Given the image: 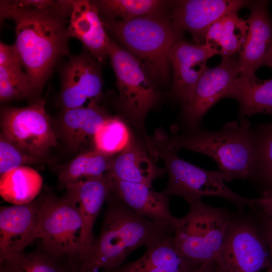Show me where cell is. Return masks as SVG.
Returning <instances> with one entry per match:
<instances>
[{
    "label": "cell",
    "instance_id": "1",
    "mask_svg": "<svg viewBox=\"0 0 272 272\" xmlns=\"http://www.w3.org/2000/svg\"><path fill=\"white\" fill-rule=\"evenodd\" d=\"M1 19L15 24L14 44L35 94L40 92L62 57L69 53L66 18L69 12L38 10L13 5L1 1Z\"/></svg>",
    "mask_w": 272,
    "mask_h": 272
},
{
    "label": "cell",
    "instance_id": "2",
    "mask_svg": "<svg viewBox=\"0 0 272 272\" xmlns=\"http://www.w3.org/2000/svg\"><path fill=\"white\" fill-rule=\"evenodd\" d=\"M106 201L100 235L79 264L80 271L116 270L138 248L147 247L174 232L169 226L135 213L110 192Z\"/></svg>",
    "mask_w": 272,
    "mask_h": 272
},
{
    "label": "cell",
    "instance_id": "3",
    "mask_svg": "<svg viewBox=\"0 0 272 272\" xmlns=\"http://www.w3.org/2000/svg\"><path fill=\"white\" fill-rule=\"evenodd\" d=\"M168 143L178 152L185 149L210 157L218 164L225 181L249 180L255 162L252 126L248 119L231 121L216 130H188L168 137Z\"/></svg>",
    "mask_w": 272,
    "mask_h": 272
},
{
    "label": "cell",
    "instance_id": "4",
    "mask_svg": "<svg viewBox=\"0 0 272 272\" xmlns=\"http://www.w3.org/2000/svg\"><path fill=\"white\" fill-rule=\"evenodd\" d=\"M168 137L162 128L153 136L145 138L147 149L151 156L161 159L168 175V181L162 192L170 197L179 196L188 203L203 196L223 198L233 204L237 210L245 211L254 205V198H249L232 190L225 183L220 171L207 170L179 158L178 151L168 143Z\"/></svg>",
    "mask_w": 272,
    "mask_h": 272
},
{
    "label": "cell",
    "instance_id": "5",
    "mask_svg": "<svg viewBox=\"0 0 272 272\" xmlns=\"http://www.w3.org/2000/svg\"><path fill=\"white\" fill-rule=\"evenodd\" d=\"M103 23L125 49L146 66L153 78L167 80L170 52L182 34L169 18L161 13L127 21L107 19Z\"/></svg>",
    "mask_w": 272,
    "mask_h": 272
},
{
    "label": "cell",
    "instance_id": "6",
    "mask_svg": "<svg viewBox=\"0 0 272 272\" xmlns=\"http://www.w3.org/2000/svg\"><path fill=\"white\" fill-rule=\"evenodd\" d=\"M189 209L177 218L173 239L180 252L198 264L216 260L225 238L233 212L204 203L189 202Z\"/></svg>",
    "mask_w": 272,
    "mask_h": 272
},
{
    "label": "cell",
    "instance_id": "7",
    "mask_svg": "<svg viewBox=\"0 0 272 272\" xmlns=\"http://www.w3.org/2000/svg\"><path fill=\"white\" fill-rule=\"evenodd\" d=\"M107 54L116 76L121 112L133 125L142 129L146 115L159 98L153 77L139 60L111 40Z\"/></svg>",
    "mask_w": 272,
    "mask_h": 272
},
{
    "label": "cell",
    "instance_id": "8",
    "mask_svg": "<svg viewBox=\"0 0 272 272\" xmlns=\"http://www.w3.org/2000/svg\"><path fill=\"white\" fill-rule=\"evenodd\" d=\"M216 261L224 272H260L272 266L264 233L249 211L233 212Z\"/></svg>",
    "mask_w": 272,
    "mask_h": 272
},
{
    "label": "cell",
    "instance_id": "9",
    "mask_svg": "<svg viewBox=\"0 0 272 272\" xmlns=\"http://www.w3.org/2000/svg\"><path fill=\"white\" fill-rule=\"evenodd\" d=\"M38 215L41 246L78 265L84 225L76 208L64 197L49 193L38 199Z\"/></svg>",
    "mask_w": 272,
    "mask_h": 272
},
{
    "label": "cell",
    "instance_id": "10",
    "mask_svg": "<svg viewBox=\"0 0 272 272\" xmlns=\"http://www.w3.org/2000/svg\"><path fill=\"white\" fill-rule=\"evenodd\" d=\"M1 127V135L42 160L58 145L42 99L25 107L3 108Z\"/></svg>",
    "mask_w": 272,
    "mask_h": 272
},
{
    "label": "cell",
    "instance_id": "11",
    "mask_svg": "<svg viewBox=\"0 0 272 272\" xmlns=\"http://www.w3.org/2000/svg\"><path fill=\"white\" fill-rule=\"evenodd\" d=\"M240 73L236 54L223 57L217 66L207 67L196 86L191 99L182 107V120L188 130L199 127L209 110L220 100L229 97Z\"/></svg>",
    "mask_w": 272,
    "mask_h": 272
},
{
    "label": "cell",
    "instance_id": "12",
    "mask_svg": "<svg viewBox=\"0 0 272 272\" xmlns=\"http://www.w3.org/2000/svg\"><path fill=\"white\" fill-rule=\"evenodd\" d=\"M102 87L99 61L87 51L73 56L61 71L60 103L64 110L97 105Z\"/></svg>",
    "mask_w": 272,
    "mask_h": 272
},
{
    "label": "cell",
    "instance_id": "13",
    "mask_svg": "<svg viewBox=\"0 0 272 272\" xmlns=\"http://www.w3.org/2000/svg\"><path fill=\"white\" fill-rule=\"evenodd\" d=\"M245 0H187L171 1L169 19L179 31L189 32L197 44H204L209 28L224 16L248 6Z\"/></svg>",
    "mask_w": 272,
    "mask_h": 272
},
{
    "label": "cell",
    "instance_id": "14",
    "mask_svg": "<svg viewBox=\"0 0 272 272\" xmlns=\"http://www.w3.org/2000/svg\"><path fill=\"white\" fill-rule=\"evenodd\" d=\"M217 54V50L205 44L182 40L172 48L169 60L173 71L172 92L182 107L191 99L199 79L208 67L207 60Z\"/></svg>",
    "mask_w": 272,
    "mask_h": 272
},
{
    "label": "cell",
    "instance_id": "15",
    "mask_svg": "<svg viewBox=\"0 0 272 272\" xmlns=\"http://www.w3.org/2000/svg\"><path fill=\"white\" fill-rule=\"evenodd\" d=\"M38 199L24 205L1 206L0 260L23 252L37 238Z\"/></svg>",
    "mask_w": 272,
    "mask_h": 272
},
{
    "label": "cell",
    "instance_id": "16",
    "mask_svg": "<svg viewBox=\"0 0 272 272\" xmlns=\"http://www.w3.org/2000/svg\"><path fill=\"white\" fill-rule=\"evenodd\" d=\"M64 197L79 212L83 222L84 231L78 264L92 247L95 239L93 227L102 207L106 201L110 188L108 173L66 185Z\"/></svg>",
    "mask_w": 272,
    "mask_h": 272
},
{
    "label": "cell",
    "instance_id": "17",
    "mask_svg": "<svg viewBox=\"0 0 272 272\" xmlns=\"http://www.w3.org/2000/svg\"><path fill=\"white\" fill-rule=\"evenodd\" d=\"M110 192L117 199L138 215L175 230L177 218L170 212V197L143 184L110 177Z\"/></svg>",
    "mask_w": 272,
    "mask_h": 272
},
{
    "label": "cell",
    "instance_id": "18",
    "mask_svg": "<svg viewBox=\"0 0 272 272\" xmlns=\"http://www.w3.org/2000/svg\"><path fill=\"white\" fill-rule=\"evenodd\" d=\"M268 4L266 1H256L248 6L250 14L245 20L249 27L248 37L238 53L240 73L255 74L264 66L272 47V20Z\"/></svg>",
    "mask_w": 272,
    "mask_h": 272
},
{
    "label": "cell",
    "instance_id": "19",
    "mask_svg": "<svg viewBox=\"0 0 272 272\" xmlns=\"http://www.w3.org/2000/svg\"><path fill=\"white\" fill-rule=\"evenodd\" d=\"M70 17L67 26L70 38L80 40L87 51L99 62L106 58L110 39L94 2L73 1Z\"/></svg>",
    "mask_w": 272,
    "mask_h": 272
},
{
    "label": "cell",
    "instance_id": "20",
    "mask_svg": "<svg viewBox=\"0 0 272 272\" xmlns=\"http://www.w3.org/2000/svg\"><path fill=\"white\" fill-rule=\"evenodd\" d=\"M146 248L145 253L138 259L123 264L116 270L104 271L193 272L200 265L180 252L175 244L172 234Z\"/></svg>",
    "mask_w": 272,
    "mask_h": 272
},
{
    "label": "cell",
    "instance_id": "21",
    "mask_svg": "<svg viewBox=\"0 0 272 272\" xmlns=\"http://www.w3.org/2000/svg\"><path fill=\"white\" fill-rule=\"evenodd\" d=\"M154 160L147 149L131 138L127 146L112 159L107 173L114 179L153 187V181L166 172Z\"/></svg>",
    "mask_w": 272,
    "mask_h": 272
},
{
    "label": "cell",
    "instance_id": "22",
    "mask_svg": "<svg viewBox=\"0 0 272 272\" xmlns=\"http://www.w3.org/2000/svg\"><path fill=\"white\" fill-rule=\"evenodd\" d=\"M109 117L98 104L64 110L60 129L64 142L74 150L93 145L96 132Z\"/></svg>",
    "mask_w": 272,
    "mask_h": 272
},
{
    "label": "cell",
    "instance_id": "23",
    "mask_svg": "<svg viewBox=\"0 0 272 272\" xmlns=\"http://www.w3.org/2000/svg\"><path fill=\"white\" fill-rule=\"evenodd\" d=\"M228 98L238 102L240 119L261 113L272 116V79L260 80L255 74L240 73Z\"/></svg>",
    "mask_w": 272,
    "mask_h": 272
},
{
    "label": "cell",
    "instance_id": "24",
    "mask_svg": "<svg viewBox=\"0 0 272 272\" xmlns=\"http://www.w3.org/2000/svg\"><path fill=\"white\" fill-rule=\"evenodd\" d=\"M42 185V177L36 170L21 166L1 175L0 194L13 205L26 204L35 199Z\"/></svg>",
    "mask_w": 272,
    "mask_h": 272
},
{
    "label": "cell",
    "instance_id": "25",
    "mask_svg": "<svg viewBox=\"0 0 272 272\" xmlns=\"http://www.w3.org/2000/svg\"><path fill=\"white\" fill-rule=\"evenodd\" d=\"M77 265L56 256L41 246L36 250L21 252L0 260V272H72Z\"/></svg>",
    "mask_w": 272,
    "mask_h": 272
},
{
    "label": "cell",
    "instance_id": "26",
    "mask_svg": "<svg viewBox=\"0 0 272 272\" xmlns=\"http://www.w3.org/2000/svg\"><path fill=\"white\" fill-rule=\"evenodd\" d=\"M255 162L248 180L260 194L272 193V127L270 123L252 126Z\"/></svg>",
    "mask_w": 272,
    "mask_h": 272
},
{
    "label": "cell",
    "instance_id": "27",
    "mask_svg": "<svg viewBox=\"0 0 272 272\" xmlns=\"http://www.w3.org/2000/svg\"><path fill=\"white\" fill-rule=\"evenodd\" d=\"M111 156L95 149L83 152L60 168L59 182L63 187L81 180L101 176L109 170Z\"/></svg>",
    "mask_w": 272,
    "mask_h": 272
},
{
    "label": "cell",
    "instance_id": "28",
    "mask_svg": "<svg viewBox=\"0 0 272 272\" xmlns=\"http://www.w3.org/2000/svg\"><path fill=\"white\" fill-rule=\"evenodd\" d=\"M169 1L159 0H100L94 1L99 12L108 19L119 17L127 21L139 17L163 13Z\"/></svg>",
    "mask_w": 272,
    "mask_h": 272
},
{
    "label": "cell",
    "instance_id": "29",
    "mask_svg": "<svg viewBox=\"0 0 272 272\" xmlns=\"http://www.w3.org/2000/svg\"><path fill=\"white\" fill-rule=\"evenodd\" d=\"M131 138L128 128L122 120L109 117L96 132L93 145L96 150L111 156L121 152Z\"/></svg>",
    "mask_w": 272,
    "mask_h": 272
},
{
    "label": "cell",
    "instance_id": "30",
    "mask_svg": "<svg viewBox=\"0 0 272 272\" xmlns=\"http://www.w3.org/2000/svg\"><path fill=\"white\" fill-rule=\"evenodd\" d=\"M23 67L0 66V100L8 102L35 95Z\"/></svg>",
    "mask_w": 272,
    "mask_h": 272
},
{
    "label": "cell",
    "instance_id": "31",
    "mask_svg": "<svg viewBox=\"0 0 272 272\" xmlns=\"http://www.w3.org/2000/svg\"><path fill=\"white\" fill-rule=\"evenodd\" d=\"M248 31L246 21L239 17L237 13L224 16L220 55L223 57L239 53L246 41Z\"/></svg>",
    "mask_w": 272,
    "mask_h": 272
},
{
    "label": "cell",
    "instance_id": "32",
    "mask_svg": "<svg viewBox=\"0 0 272 272\" xmlns=\"http://www.w3.org/2000/svg\"><path fill=\"white\" fill-rule=\"evenodd\" d=\"M43 160L33 156L1 135V175L19 167L38 164L42 163Z\"/></svg>",
    "mask_w": 272,
    "mask_h": 272
},
{
    "label": "cell",
    "instance_id": "33",
    "mask_svg": "<svg viewBox=\"0 0 272 272\" xmlns=\"http://www.w3.org/2000/svg\"><path fill=\"white\" fill-rule=\"evenodd\" d=\"M0 66L23 67L20 57L14 45H9L1 42Z\"/></svg>",
    "mask_w": 272,
    "mask_h": 272
},
{
    "label": "cell",
    "instance_id": "34",
    "mask_svg": "<svg viewBox=\"0 0 272 272\" xmlns=\"http://www.w3.org/2000/svg\"><path fill=\"white\" fill-rule=\"evenodd\" d=\"M249 209L264 233L272 259V218L264 214L255 207Z\"/></svg>",
    "mask_w": 272,
    "mask_h": 272
},
{
    "label": "cell",
    "instance_id": "35",
    "mask_svg": "<svg viewBox=\"0 0 272 272\" xmlns=\"http://www.w3.org/2000/svg\"><path fill=\"white\" fill-rule=\"evenodd\" d=\"M223 18L215 22L209 28L205 37V44L217 50L219 55L221 52Z\"/></svg>",
    "mask_w": 272,
    "mask_h": 272
},
{
    "label": "cell",
    "instance_id": "36",
    "mask_svg": "<svg viewBox=\"0 0 272 272\" xmlns=\"http://www.w3.org/2000/svg\"><path fill=\"white\" fill-rule=\"evenodd\" d=\"M253 206L272 218V193L262 194L259 197L254 198Z\"/></svg>",
    "mask_w": 272,
    "mask_h": 272
},
{
    "label": "cell",
    "instance_id": "37",
    "mask_svg": "<svg viewBox=\"0 0 272 272\" xmlns=\"http://www.w3.org/2000/svg\"><path fill=\"white\" fill-rule=\"evenodd\" d=\"M193 272H224L215 260L200 265Z\"/></svg>",
    "mask_w": 272,
    "mask_h": 272
},
{
    "label": "cell",
    "instance_id": "38",
    "mask_svg": "<svg viewBox=\"0 0 272 272\" xmlns=\"http://www.w3.org/2000/svg\"><path fill=\"white\" fill-rule=\"evenodd\" d=\"M264 65L268 66L272 69V47L266 58L264 66Z\"/></svg>",
    "mask_w": 272,
    "mask_h": 272
},
{
    "label": "cell",
    "instance_id": "39",
    "mask_svg": "<svg viewBox=\"0 0 272 272\" xmlns=\"http://www.w3.org/2000/svg\"><path fill=\"white\" fill-rule=\"evenodd\" d=\"M72 272H104L103 271L96 270H89L85 271H81L78 270V268H75Z\"/></svg>",
    "mask_w": 272,
    "mask_h": 272
},
{
    "label": "cell",
    "instance_id": "40",
    "mask_svg": "<svg viewBox=\"0 0 272 272\" xmlns=\"http://www.w3.org/2000/svg\"><path fill=\"white\" fill-rule=\"evenodd\" d=\"M267 272H272V266L267 269Z\"/></svg>",
    "mask_w": 272,
    "mask_h": 272
},
{
    "label": "cell",
    "instance_id": "41",
    "mask_svg": "<svg viewBox=\"0 0 272 272\" xmlns=\"http://www.w3.org/2000/svg\"><path fill=\"white\" fill-rule=\"evenodd\" d=\"M270 125L272 127V123H270Z\"/></svg>",
    "mask_w": 272,
    "mask_h": 272
}]
</instances>
